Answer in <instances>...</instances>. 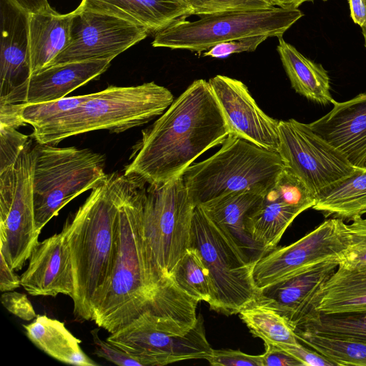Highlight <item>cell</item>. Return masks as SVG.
Instances as JSON below:
<instances>
[{"label": "cell", "mask_w": 366, "mask_h": 366, "mask_svg": "<svg viewBox=\"0 0 366 366\" xmlns=\"http://www.w3.org/2000/svg\"><path fill=\"white\" fill-rule=\"evenodd\" d=\"M144 181L120 174L117 247L107 289L92 321L110 334L151 311L189 331L197 324L198 300L173 280L161 277L152 264L142 226Z\"/></svg>", "instance_id": "1"}, {"label": "cell", "mask_w": 366, "mask_h": 366, "mask_svg": "<svg viewBox=\"0 0 366 366\" xmlns=\"http://www.w3.org/2000/svg\"><path fill=\"white\" fill-rule=\"evenodd\" d=\"M229 129L209 81H194L142 131L124 174L158 186L182 176L208 149L222 144Z\"/></svg>", "instance_id": "2"}, {"label": "cell", "mask_w": 366, "mask_h": 366, "mask_svg": "<svg viewBox=\"0 0 366 366\" xmlns=\"http://www.w3.org/2000/svg\"><path fill=\"white\" fill-rule=\"evenodd\" d=\"M120 174L112 173L93 189L64 230L74 274V313L92 320L109 285L117 247Z\"/></svg>", "instance_id": "3"}, {"label": "cell", "mask_w": 366, "mask_h": 366, "mask_svg": "<svg viewBox=\"0 0 366 366\" xmlns=\"http://www.w3.org/2000/svg\"><path fill=\"white\" fill-rule=\"evenodd\" d=\"M174 100L172 92L154 81L136 86H109L76 108L32 127L39 144H55L66 138L96 130L121 133L162 115Z\"/></svg>", "instance_id": "4"}, {"label": "cell", "mask_w": 366, "mask_h": 366, "mask_svg": "<svg viewBox=\"0 0 366 366\" xmlns=\"http://www.w3.org/2000/svg\"><path fill=\"white\" fill-rule=\"evenodd\" d=\"M285 164L277 152L229 134L209 158L188 167L183 182L195 207L229 193H267Z\"/></svg>", "instance_id": "5"}, {"label": "cell", "mask_w": 366, "mask_h": 366, "mask_svg": "<svg viewBox=\"0 0 366 366\" xmlns=\"http://www.w3.org/2000/svg\"><path fill=\"white\" fill-rule=\"evenodd\" d=\"M105 157L89 149L35 144L34 204L36 225L43 227L73 199L106 182Z\"/></svg>", "instance_id": "6"}, {"label": "cell", "mask_w": 366, "mask_h": 366, "mask_svg": "<svg viewBox=\"0 0 366 366\" xmlns=\"http://www.w3.org/2000/svg\"><path fill=\"white\" fill-rule=\"evenodd\" d=\"M189 247L197 251L207 269L213 292L211 310L237 314L258 298L253 276L255 264L200 206L194 211Z\"/></svg>", "instance_id": "7"}, {"label": "cell", "mask_w": 366, "mask_h": 366, "mask_svg": "<svg viewBox=\"0 0 366 366\" xmlns=\"http://www.w3.org/2000/svg\"><path fill=\"white\" fill-rule=\"evenodd\" d=\"M304 14L299 9L229 10L182 21L155 34L152 45L200 53L215 44L254 35L281 37Z\"/></svg>", "instance_id": "8"}, {"label": "cell", "mask_w": 366, "mask_h": 366, "mask_svg": "<svg viewBox=\"0 0 366 366\" xmlns=\"http://www.w3.org/2000/svg\"><path fill=\"white\" fill-rule=\"evenodd\" d=\"M182 176L149 185L143 199L142 226L149 258L162 278L172 280L174 266L189 247L195 209Z\"/></svg>", "instance_id": "9"}, {"label": "cell", "mask_w": 366, "mask_h": 366, "mask_svg": "<svg viewBox=\"0 0 366 366\" xmlns=\"http://www.w3.org/2000/svg\"><path fill=\"white\" fill-rule=\"evenodd\" d=\"M35 147L31 141L16 159L0 169V254L21 269L39 243L34 204Z\"/></svg>", "instance_id": "10"}, {"label": "cell", "mask_w": 366, "mask_h": 366, "mask_svg": "<svg viewBox=\"0 0 366 366\" xmlns=\"http://www.w3.org/2000/svg\"><path fill=\"white\" fill-rule=\"evenodd\" d=\"M107 340L126 352L142 366L167 364L209 357L213 349L207 341L204 321L186 331L174 322L147 311Z\"/></svg>", "instance_id": "11"}, {"label": "cell", "mask_w": 366, "mask_h": 366, "mask_svg": "<svg viewBox=\"0 0 366 366\" xmlns=\"http://www.w3.org/2000/svg\"><path fill=\"white\" fill-rule=\"evenodd\" d=\"M279 147L285 166L317 198L362 168L353 166L337 149L295 119L279 121Z\"/></svg>", "instance_id": "12"}, {"label": "cell", "mask_w": 366, "mask_h": 366, "mask_svg": "<svg viewBox=\"0 0 366 366\" xmlns=\"http://www.w3.org/2000/svg\"><path fill=\"white\" fill-rule=\"evenodd\" d=\"M350 235L343 220L330 218L295 242L275 248L254 264V280L259 291L320 264L344 258Z\"/></svg>", "instance_id": "13"}, {"label": "cell", "mask_w": 366, "mask_h": 366, "mask_svg": "<svg viewBox=\"0 0 366 366\" xmlns=\"http://www.w3.org/2000/svg\"><path fill=\"white\" fill-rule=\"evenodd\" d=\"M71 12L69 43L48 66L94 59H113L149 34L143 26L109 14L76 9Z\"/></svg>", "instance_id": "14"}, {"label": "cell", "mask_w": 366, "mask_h": 366, "mask_svg": "<svg viewBox=\"0 0 366 366\" xmlns=\"http://www.w3.org/2000/svg\"><path fill=\"white\" fill-rule=\"evenodd\" d=\"M0 105L22 104L31 76L29 14L0 0Z\"/></svg>", "instance_id": "15"}, {"label": "cell", "mask_w": 366, "mask_h": 366, "mask_svg": "<svg viewBox=\"0 0 366 366\" xmlns=\"http://www.w3.org/2000/svg\"><path fill=\"white\" fill-rule=\"evenodd\" d=\"M209 84L229 129V134L277 152L279 121L266 114L241 81L216 75Z\"/></svg>", "instance_id": "16"}, {"label": "cell", "mask_w": 366, "mask_h": 366, "mask_svg": "<svg viewBox=\"0 0 366 366\" xmlns=\"http://www.w3.org/2000/svg\"><path fill=\"white\" fill-rule=\"evenodd\" d=\"M339 260L320 264L259 290L257 300L274 308L292 329L317 317L320 292L337 269Z\"/></svg>", "instance_id": "17"}, {"label": "cell", "mask_w": 366, "mask_h": 366, "mask_svg": "<svg viewBox=\"0 0 366 366\" xmlns=\"http://www.w3.org/2000/svg\"><path fill=\"white\" fill-rule=\"evenodd\" d=\"M21 285L31 295L56 297L74 294V274L70 249L63 229L39 242L28 267L21 276Z\"/></svg>", "instance_id": "18"}, {"label": "cell", "mask_w": 366, "mask_h": 366, "mask_svg": "<svg viewBox=\"0 0 366 366\" xmlns=\"http://www.w3.org/2000/svg\"><path fill=\"white\" fill-rule=\"evenodd\" d=\"M307 124L353 166L365 167L366 92L343 102L336 101L327 114Z\"/></svg>", "instance_id": "19"}, {"label": "cell", "mask_w": 366, "mask_h": 366, "mask_svg": "<svg viewBox=\"0 0 366 366\" xmlns=\"http://www.w3.org/2000/svg\"><path fill=\"white\" fill-rule=\"evenodd\" d=\"M76 10L114 16L154 34L193 15L192 10L178 0H82Z\"/></svg>", "instance_id": "20"}, {"label": "cell", "mask_w": 366, "mask_h": 366, "mask_svg": "<svg viewBox=\"0 0 366 366\" xmlns=\"http://www.w3.org/2000/svg\"><path fill=\"white\" fill-rule=\"evenodd\" d=\"M265 194L249 190L236 192L200 206L214 222L229 234L254 264L267 252L252 238L247 222L250 215L262 204Z\"/></svg>", "instance_id": "21"}, {"label": "cell", "mask_w": 366, "mask_h": 366, "mask_svg": "<svg viewBox=\"0 0 366 366\" xmlns=\"http://www.w3.org/2000/svg\"><path fill=\"white\" fill-rule=\"evenodd\" d=\"M112 59L69 62L46 67L32 74L22 104L57 100L97 79L110 66Z\"/></svg>", "instance_id": "22"}, {"label": "cell", "mask_w": 366, "mask_h": 366, "mask_svg": "<svg viewBox=\"0 0 366 366\" xmlns=\"http://www.w3.org/2000/svg\"><path fill=\"white\" fill-rule=\"evenodd\" d=\"M73 13L29 14V59L31 75L47 67L69 43Z\"/></svg>", "instance_id": "23"}, {"label": "cell", "mask_w": 366, "mask_h": 366, "mask_svg": "<svg viewBox=\"0 0 366 366\" xmlns=\"http://www.w3.org/2000/svg\"><path fill=\"white\" fill-rule=\"evenodd\" d=\"M278 39L277 50L295 91L313 102L333 104L336 101L330 92V77L322 64L305 56L282 36Z\"/></svg>", "instance_id": "24"}, {"label": "cell", "mask_w": 366, "mask_h": 366, "mask_svg": "<svg viewBox=\"0 0 366 366\" xmlns=\"http://www.w3.org/2000/svg\"><path fill=\"white\" fill-rule=\"evenodd\" d=\"M317 310L322 314L366 311V265H338L320 292Z\"/></svg>", "instance_id": "25"}, {"label": "cell", "mask_w": 366, "mask_h": 366, "mask_svg": "<svg viewBox=\"0 0 366 366\" xmlns=\"http://www.w3.org/2000/svg\"><path fill=\"white\" fill-rule=\"evenodd\" d=\"M23 326L27 337L50 357L72 365H98L83 352L81 340L63 322L46 315H38L32 322Z\"/></svg>", "instance_id": "26"}, {"label": "cell", "mask_w": 366, "mask_h": 366, "mask_svg": "<svg viewBox=\"0 0 366 366\" xmlns=\"http://www.w3.org/2000/svg\"><path fill=\"white\" fill-rule=\"evenodd\" d=\"M304 211L280 201L269 189L262 204L249 217L248 232L267 254L276 248L287 228Z\"/></svg>", "instance_id": "27"}, {"label": "cell", "mask_w": 366, "mask_h": 366, "mask_svg": "<svg viewBox=\"0 0 366 366\" xmlns=\"http://www.w3.org/2000/svg\"><path fill=\"white\" fill-rule=\"evenodd\" d=\"M312 209L343 221L366 214V167L320 195Z\"/></svg>", "instance_id": "28"}, {"label": "cell", "mask_w": 366, "mask_h": 366, "mask_svg": "<svg viewBox=\"0 0 366 366\" xmlns=\"http://www.w3.org/2000/svg\"><path fill=\"white\" fill-rule=\"evenodd\" d=\"M239 316L253 336L264 344L300 343L292 327L274 308L255 300L242 308Z\"/></svg>", "instance_id": "29"}, {"label": "cell", "mask_w": 366, "mask_h": 366, "mask_svg": "<svg viewBox=\"0 0 366 366\" xmlns=\"http://www.w3.org/2000/svg\"><path fill=\"white\" fill-rule=\"evenodd\" d=\"M293 330L327 337L366 342V311L320 313L317 317L295 327Z\"/></svg>", "instance_id": "30"}, {"label": "cell", "mask_w": 366, "mask_h": 366, "mask_svg": "<svg viewBox=\"0 0 366 366\" xmlns=\"http://www.w3.org/2000/svg\"><path fill=\"white\" fill-rule=\"evenodd\" d=\"M171 279L184 292L209 305L213 297L212 287L207 269L197 251L189 247L174 266Z\"/></svg>", "instance_id": "31"}, {"label": "cell", "mask_w": 366, "mask_h": 366, "mask_svg": "<svg viewBox=\"0 0 366 366\" xmlns=\"http://www.w3.org/2000/svg\"><path fill=\"white\" fill-rule=\"evenodd\" d=\"M297 339L337 365L366 366V342L294 331Z\"/></svg>", "instance_id": "32"}, {"label": "cell", "mask_w": 366, "mask_h": 366, "mask_svg": "<svg viewBox=\"0 0 366 366\" xmlns=\"http://www.w3.org/2000/svg\"><path fill=\"white\" fill-rule=\"evenodd\" d=\"M94 93L65 97L64 98L34 104H19L21 120L31 127L46 122L69 112L89 100Z\"/></svg>", "instance_id": "33"}, {"label": "cell", "mask_w": 366, "mask_h": 366, "mask_svg": "<svg viewBox=\"0 0 366 366\" xmlns=\"http://www.w3.org/2000/svg\"><path fill=\"white\" fill-rule=\"evenodd\" d=\"M270 190L284 203L304 210L312 208L316 202V197L303 181L285 166Z\"/></svg>", "instance_id": "34"}, {"label": "cell", "mask_w": 366, "mask_h": 366, "mask_svg": "<svg viewBox=\"0 0 366 366\" xmlns=\"http://www.w3.org/2000/svg\"><path fill=\"white\" fill-rule=\"evenodd\" d=\"M193 15L202 16L229 10L266 9L274 7L268 0H178Z\"/></svg>", "instance_id": "35"}, {"label": "cell", "mask_w": 366, "mask_h": 366, "mask_svg": "<svg viewBox=\"0 0 366 366\" xmlns=\"http://www.w3.org/2000/svg\"><path fill=\"white\" fill-rule=\"evenodd\" d=\"M347 228L350 245L339 265L348 268L366 265V218H355Z\"/></svg>", "instance_id": "36"}, {"label": "cell", "mask_w": 366, "mask_h": 366, "mask_svg": "<svg viewBox=\"0 0 366 366\" xmlns=\"http://www.w3.org/2000/svg\"><path fill=\"white\" fill-rule=\"evenodd\" d=\"M30 139L17 128L0 124V169L10 165Z\"/></svg>", "instance_id": "37"}, {"label": "cell", "mask_w": 366, "mask_h": 366, "mask_svg": "<svg viewBox=\"0 0 366 366\" xmlns=\"http://www.w3.org/2000/svg\"><path fill=\"white\" fill-rule=\"evenodd\" d=\"M268 38L265 35H254L220 42L204 51L203 56L222 59L233 54L254 51Z\"/></svg>", "instance_id": "38"}, {"label": "cell", "mask_w": 366, "mask_h": 366, "mask_svg": "<svg viewBox=\"0 0 366 366\" xmlns=\"http://www.w3.org/2000/svg\"><path fill=\"white\" fill-rule=\"evenodd\" d=\"M206 360L214 366H263L262 355H249L239 350L213 349Z\"/></svg>", "instance_id": "39"}, {"label": "cell", "mask_w": 366, "mask_h": 366, "mask_svg": "<svg viewBox=\"0 0 366 366\" xmlns=\"http://www.w3.org/2000/svg\"><path fill=\"white\" fill-rule=\"evenodd\" d=\"M98 332L99 329L91 331L96 355L119 366H142L141 363L122 349L107 340H102Z\"/></svg>", "instance_id": "40"}, {"label": "cell", "mask_w": 366, "mask_h": 366, "mask_svg": "<svg viewBox=\"0 0 366 366\" xmlns=\"http://www.w3.org/2000/svg\"><path fill=\"white\" fill-rule=\"evenodd\" d=\"M1 302L10 313L24 321L36 317L34 307L25 294L14 290L4 292L1 296Z\"/></svg>", "instance_id": "41"}, {"label": "cell", "mask_w": 366, "mask_h": 366, "mask_svg": "<svg viewBox=\"0 0 366 366\" xmlns=\"http://www.w3.org/2000/svg\"><path fill=\"white\" fill-rule=\"evenodd\" d=\"M276 346L299 360L303 366H336L333 362L318 352L307 349L300 343L281 344Z\"/></svg>", "instance_id": "42"}, {"label": "cell", "mask_w": 366, "mask_h": 366, "mask_svg": "<svg viewBox=\"0 0 366 366\" xmlns=\"http://www.w3.org/2000/svg\"><path fill=\"white\" fill-rule=\"evenodd\" d=\"M265 352L262 354L263 366H303L294 357L272 344H264Z\"/></svg>", "instance_id": "43"}, {"label": "cell", "mask_w": 366, "mask_h": 366, "mask_svg": "<svg viewBox=\"0 0 366 366\" xmlns=\"http://www.w3.org/2000/svg\"><path fill=\"white\" fill-rule=\"evenodd\" d=\"M0 291H12L21 285V277L14 272L2 254L0 255Z\"/></svg>", "instance_id": "44"}, {"label": "cell", "mask_w": 366, "mask_h": 366, "mask_svg": "<svg viewBox=\"0 0 366 366\" xmlns=\"http://www.w3.org/2000/svg\"><path fill=\"white\" fill-rule=\"evenodd\" d=\"M14 4L28 14L50 12L54 11L48 0H11Z\"/></svg>", "instance_id": "45"}, {"label": "cell", "mask_w": 366, "mask_h": 366, "mask_svg": "<svg viewBox=\"0 0 366 366\" xmlns=\"http://www.w3.org/2000/svg\"><path fill=\"white\" fill-rule=\"evenodd\" d=\"M350 16L355 24L361 29L366 26V1L365 0H348Z\"/></svg>", "instance_id": "46"}, {"label": "cell", "mask_w": 366, "mask_h": 366, "mask_svg": "<svg viewBox=\"0 0 366 366\" xmlns=\"http://www.w3.org/2000/svg\"><path fill=\"white\" fill-rule=\"evenodd\" d=\"M272 6L284 9H298V7L306 1H312L314 0H268ZM326 1L327 0H322Z\"/></svg>", "instance_id": "47"}, {"label": "cell", "mask_w": 366, "mask_h": 366, "mask_svg": "<svg viewBox=\"0 0 366 366\" xmlns=\"http://www.w3.org/2000/svg\"><path fill=\"white\" fill-rule=\"evenodd\" d=\"M366 1V0H365ZM362 33L364 37V41H365V47L366 48V26L363 28H362Z\"/></svg>", "instance_id": "48"}, {"label": "cell", "mask_w": 366, "mask_h": 366, "mask_svg": "<svg viewBox=\"0 0 366 366\" xmlns=\"http://www.w3.org/2000/svg\"><path fill=\"white\" fill-rule=\"evenodd\" d=\"M365 167H366V164H365Z\"/></svg>", "instance_id": "49"}]
</instances>
